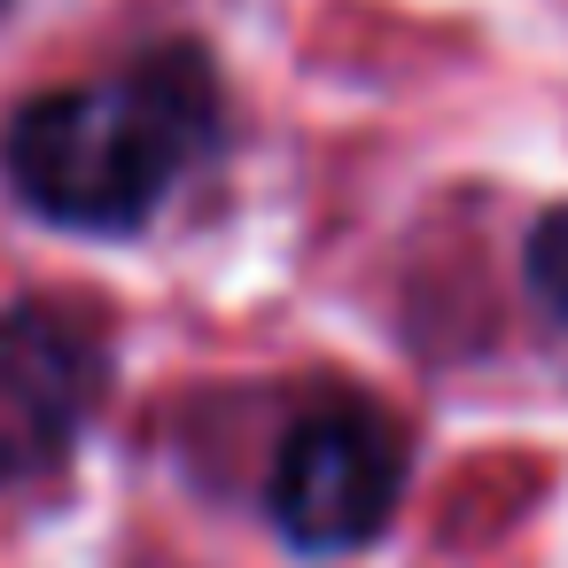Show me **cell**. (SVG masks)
<instances>
[{"mask_svg":"<svg viewBox=\"0 0 568 568\" xmlns=\"http://www.w3.org/2000/svg\"><path fill=\"white\" fill-rule=\"evenodd\" d=\"M102 397V343L55 304L0 312V490L40 483L71 459Z\"/></svg>","mask_w":568,"mask_h":568,"instance_id":"3","label":"cell"},{"mask_svg":"<svg viewBox=\"0 0 568 568\" xmlns=\"http://www.w3.org/2000/svg\"><path fill=\"white\" fill-rule=\"evenodd\" d=\"M529 304H537V320H545V335L568 366V203L545 211L537 234H529Z\"/></svg>","mask_w":568,"mask_h":568,"instance_id":"4","label":"cell"},{"mask_svg":"<svg viewBox=\"0 0 568 568\" xmlns=\"http://www.w3.org/2000/svg\"><path fill=\"white\" fill-rule=\"evenodd\" d=\"M405 490V436L374 405H320L281 436L273 521L304 552H351L389 529Z\"/></svg>","mask_w":568,"mask_h":568,"instance_id":"2","label":"cell"},{"mask_svg":"<svg viewBox=\"0 0 568 568\" xmlns=\"http://www.w3.org/2000/svg\"><path fill=\"white\" fill-rule=\"evenodd\" d=\"M219 79L195 48H156L133 71L32 94L9 118L0 164L24 211L71 234H133L211 156Z\"/></svg>","mask_w":568,"mask_h":568,"instance_id":"1","label":"cell"}]
</instances>
